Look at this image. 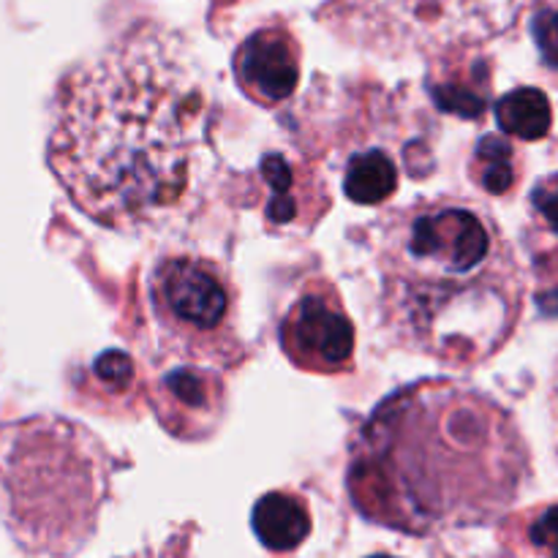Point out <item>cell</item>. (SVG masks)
Returning <instances> with one entry per match:
<instances>
[{"label": "cell", "mask_w": 558, "mask_h": 558, "mask_svg": "<svg viewBox=\"0 0 558 558\" xmlns=\"http://www.w3.org/2000/svg\"><path fill=\"white\" fill-rule=\"evenodd\" d=\"M216 98L178 33L145 22L58 87L49 167L90 221L123 234L189 221L218 172Z\"/></svg>", "instance_id": "cell-1"}, {"label": "cell", "mask_w": 558, "mask_h": 558, "mask_svg": "<svg viewBox=\"0 0 558 558\" xmlns=\"http://www.w3.org/2000/svg\"><path fill=\"white\" fill-rule=\"evenodd\" d=\"M251 529L267 550L292 554L311 537L314 518L303 496L292 490H270L254 505Z\"/></svg>", "instance_id": "cell-10"}, {"label": "cell", "mask_w": 558, "mask_h": 558, "mask_svg": "<svg viewBox=\"0 0 558 558\" xmlns=\"http://www.w3.org/2000/svg\"><path fill=\"white\" fill-rule=\"evenodd\" d=\"M534 38L545 63L558 69V9H545L534 16Z\"/></svg>", "instance_id": "cell-18"}, {"label": "cell", "mask_w": 558, "mask_h": 558, "mask_svg": "<svg viewBox=\"0 0 558 558\" xmlns=\"http://www.w3.org/2000/svg\"><path fill=\"white\" fill-rule=\"evenodd\" d=\"M234 80L259 107L289 101L300 82V44L283 22H267L234 49Z\"/></svg>", "instance_id": "cell-9"}, {"label": "cell", "mask_w": 558, "mask_h": 558, "mask_svg": "<svg viewBox=\"0 0 558 558\" xmlns=\"http://www.w3.org/2000/svg\"><path fill=\"white\" fill-rule=\"evenodd\" d=\"M526 543L539 558H558V505H543L529 515Z\"/></svg>", "instance_id": "cell-16"}, {"label": "cell", "mask_w": 558, "mask_h": 558, "mask_svg": "<svg viewBox=\"0 0 558 558\" xmlns=\"http://www.w3.org/2000/svg\"><path fill=\"white\" fill-rule=\"evenodd\" d=\"M543 0H332V14L379 52H447L507 36Z\"/></svg>", "instance_id": "cell-5"}, {"label": "cell", "mask_w": 558, "mask_h": 558, "mask_svg": "<svg viewBox=\"0 0 558 558\" xmlns=\"http://www.w3.org/2000/svg\"><path fill=\"white\" fill-rule=\"evenodd\" d=\"M550 101L537 87H515L496 101V123L505 134L523 142H539L550 134Z\"/></svg>", "instance_id": "cell-12"}, {"label": "cell", "mask_w": 558, "mask_h": 558, "mask_svg": "<svg viewBox=\"0 0 558 558\" xmlns=\"http://www.w3.org/2000/svg\"><path fill=\"white\" fill-rule=\"evenodd\" d=\"M472 180L494 196H505L518 183L515 147L499 134H485L472 156Z\"/></svg>", "instance_id": "cell-14"}, {"label": "cell", "mask_w": 558, "mask_h": 558, "mask_svg": "<svg viewBox=\"0 0 558 558\" xmlns=\"http://www.w3.org/2000/svg\"><path fill=\"white\" fill-rule=\"evenodd\" d=\"M112 480L107 447L74 420L38 414L0 428V515L38 556H74L96 534Z\"/></svg>", "instance_id": "cell-4"}, {"label": "cell", "mask_w": 558, "mask_h": 558, "mask_svg": "<svg viewBox=\"0 0 558 558\" xmlns=\"http://www.w3.org/2000/svg\"><path fill=\"white\" fill-rule=\"evenodd\" d=\"M153 319L163 352L199 365L240 360L234 332V283L218 262L205 256H163L147 278Z\"/></svg>", "instance_id": "cell-6"}, {"label": "cell", "mask_w": 558, "mask_h": 558, "mask_svg": "<svg viewBox=\"0 0 558 558\" xmlns=\"http://www.w3.org/2000/svg\"><path fill=\"white\" fill-rule=\"evenodd\" d=\"M262 180L267 185L265 216L272 227H289L303 216L305 205L314 199L308 174L281 153L262 158Z\"/></svg>", "instance_id": "cell-11"}, {"label": "cell", "mask_w": 558, "mask_h": 558, "mask_svg": "<svg viewBox=\"0 0 558 558\" xmlns=\"http://www.w3.org/2000/svg\"><path fill=\"white\" fill-rule=\"evenodd\" d=\"M379 316L396 347L452 365L494 357L518 325L523 278L488 210L420 199L381 227Z\"/></svg>", "instance_id": "cell-3"}, {"label": "cell", "mask_w": 558, "mask_h": 558, "mask_svg": "<svg viewBox=\"0 0 558 558\" xmlns=\"http://www.w3.org/2000/svg\"><path fill=\"white\" fill-rule=\"evenodd\" d=\"M532 210L537 221L558 238V172L539 180L532 191Z\"/></svg>", "instance_id": "cell-17"}, {"label": "cell", "mask_w": 558, "mask_h": 558, "mask_svg": "<svg viewBox=\"0 0 558 558\" xmlns=\"http://www.w3.org/2000/svg\"><path fill=\"white\" fill-rule=\"evenodd\" d=\"M368 558H398V556H390V554H376V556H368Z\"/></svg>", "instance_id": "cell-19"}, {"label": "cell", "mask_w": 558, "mask_h": 558, "mask_svg": "<svg viewBox=\"0 0 558 558\" xmlns=\"http://www.w3.org/2000/svg\"><path fill=\"white\" fill-rule=\"evenodd\" d=\"M278 341L289 363L308 374H343L354 365V325L338 289L322 278H308L278 325Z\"/></svg>", "instance_id": "cell-7"}, {"label": "cell", "mask_w": 558, "mask_h": 558, "mask_svg": "<svg viewBox=\"0 0 558 558\" xmlns=\"http://www.w3.org/2000/svg\"><path fill=\"white\" fill-rule=\"evenodd\" d=\"M398 191V167L385 150H363L349 158L343 194L357 205H381Z\"/></svg>", "instance_id": "cell-13"}, {"label": "cell", "mask_w": 558, "mask_h": 558, "mask_svg": "<svg viewBox=\"0 0 558 558\" xmlns=\"http://www.w3.org/2000/svg\"><path fill=\"white\" fill-rule=\"evenodd\" d=\"M529 472V447L501 403L428 379L374 409L354 439L347 485L368 521L430 534L505 515Z\"/></svg>", "instance_id": "cell-2"}, {"label": "cell", "mask_w": 558, "mask_h": 558, "mask_svg": "<svg viewBox=\"0 0 558 558\" xmlns=\"http://www.w3.org/2000/svg\"><path fill=\"white\" fill-rule=\"evenodd\" d=\"M150 401L167 434L183 441H202L221 425L227 412V385L210 365H180L158 376Z\"/></svg>", "instance_id": "cell-8"}, {"label": "cell", "mask_w": 558, "mask_h": 558, "mask_svg": "<svg viewBox=\"0 0 558 558\" xmlns=\"http://www.w3.org/2000/svg\"><path fill=\"white\" fill-rule=\"evenodd\" d=\"M93 390L104 396V401H129L136 390V365L125 352L109 349L98 354L90 365Z\"/></svg>", "instance_id": "cell-15"}]
</instances>
